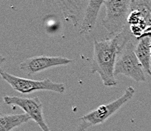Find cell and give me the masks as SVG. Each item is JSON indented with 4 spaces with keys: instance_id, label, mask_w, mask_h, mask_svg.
<instances>
[{
    "instance_id": "1",
    "label": "cell",
    "mask_w": 151,
    "mask_h": 131,
    "mask_svg": "<svg viewBox=\"0 0 151 131\" xmlns=\"http://www.w3.org/2000/svg\"><path fill=\"white\" fill-rule=\"evenodd\" d=\"M132 37H134L127 25L122 32L113 37L93 42V56L91 72L97 73L105 87H114L118 85L115 75L118 55L123 45Z\"/></svg>"
},
{
    "instance_id": "3",
    "label": "cell",
    "mask_w": 151,
    "mask_h": 131,
    "mask_svg": "<svg viewBox=\"0 0 151 131\" xmlns=\"http://www.w3.org/2000/svg\"><path fill=\"white\" fill-rule=\"evenodd\" d=\"M132 0H104L106 15L102 20L103 27L111 35H117L128 25Z\"/></svg>"
},
{
    "instance_id": "2",
    "label": "cell",
    "mask_w": 151,
    "mask_h": 131,
    "mask_svg": "<svg viewBox=\"0 0 151 131\" xmlns=\"http://www.w3.org/2000/svg\"><path fill=\"white\" fill-rule=\"evenodd\" d=\"M134 39H128L122 47L116 61L115 75H124L137 83L145 82V71L134 52Z\"/></svg>"
},
{
    "instance_id": "4",
    "label": "cell",
    "mask_w": 151,
    "mask_h": 131,
    "mask_svg": "<svg viewBox=\"0 0 151 131\" xmlns=\"http://www.w3.org/2000/svg\"><path fill=\"white\" fill-rule=\"evenodd\" d=\"M0 76L12 88L22 94H30L38 91H51V92L64 93L66 90L65 83H55L50 78L43 80H30L11 74L6 71H0Z\"/></svg>"
},
{
    "instance_id": "5",
    "label": "cell",
    "mask_w": 151,
    "mask_h": 131,
    "mask_svg": "<svg viewBox=\"0 0 151 131\" xmlns=\"http://www.w3.org/2000/svg\"><path fill=\"white\" fill-rule=\"evenodd\" d=\"M135 89L132 87H127L122 96L110 102L101 105L94 110L91 111L80 117L81 121L87 123L90 126H96L104 124L109 117L114 115L123 105L134 96Z\"/></svg>"
},
{
    "instance_id": "9",
    "label": "cell",
    "mask_w": 151,
    "mask_h": 131,
    "mask_svg": "<svg viewBox=\"0 0 151 131\" xmlns=\"http://www.w3.org/2000/svg\"><path fill=\"white\" fill-rule=\"evenodd\" d=\"M137 43L135 45L134 52L137 55L139 62L142 65L144 71L147 74L151 75V43L150 38L144 37L137 40Z\"/></svg>"
},
{
    "instance_id": "15",
    "label": "cell",
    "mask_w": 151,
    "mask_h": 131,
    "mask_svg": "<svg viewBox=\"0 0 151 131\" xmlns=\"http://www.w3.org/2000/svg\"><path fill=\"white\" fill-rule=\"evenodd\" d=\"M0 115H2V111H1V108H0Z\"/></svg>"
},
{
    "instance_id": "8",
    "label": "cell",
    "mask_w": 151,
    "mask_h": 131,
    "mask_svg": "<svg viewBox=\"0 0 151 131\" xmlns=\"http://www.w3.org/2000/svg\"><path fill=\"white\" fill-rule=\"evenodd\" d=\"M104 1H88L81 21L79 32L81 34L91 33L95 28L100 11Z\"/></svg>"
},
{
    "instance_id": "16",
    "label": "cell",
    "mask_w": 151,
    "mask_h": 131,
    "mask_svg": "<svg viewBox=\"0 0 151 131\" xmlns=\"http://www.w3.org/2000/svg\"><path fill=\"white\" fill-rule=\"evenodd\" d=\"M150 43H151V38H150Z\"/></svg>"
},
{
    "instance_id": "10",
    "label": "cell",
    "mask_w": 151,
    "mask_h": 131,
    "mask_svg": "<svg viewBox=\"0 0 151 131\" xmlns=\"http://www.w3.org/2000/svg\"><path fill=\"white\" fill-rule=\"evenodd\" d=\"M30 119L26 114L0 115V131H11L27 123Z\"/></svg>"
},
{
    "instance_id": "11",
    "label": "cell",
    "mask_w": 151,
    "mask_h": 131,
    "mask_svg": "<svg viewBox=\"0 0 151 131\" xmlns=\"http://www.w3.org/2000/svg\"><path fill=\"white\" fill-rule=\"evenodd\" d=\"M86 3L83 1H61V5L65 18L73 22L76 26L79 21V13L81 14L83 9V4Z\"/></svg>"
},
{
    "instance_id": "14",
    "label": "cell",
    "mask_w": 151,
    "mask_h": 131,
    "mask_svg": "<svg viewBox=\"0 0 151 131\" xmlns=\"http://www.w3.org/2000/svg\"><path fill=\"white\" fill-rule=\"evenodd\" d=\"M6 57H4L2 55H0V71H2V66L3 65V64L6 62Z\"/></svg>"
},
{
    "instance_id": "6",
    "label": "cell",
    "mask_w": 151,
    "mask_h": 131,
    "mask_svg": "<svg viewBox=\"0 0 151 131\" xmlns=\"http://www.w3.org/2000/svg\"><path fill=\"white\" fill-rule=\"evenodd\" d=\"M3 101L12 107H18L23 110L31 120L37 124L42 131H52L46 124L43 114V103L38 97L22 98L6 96L3 97Z\"/></svg>"
},
{
    "instance_id": "13",
    "label": "cell",
    "mask_w": 151,
    "mask_h": 131,
    "mask_svg": "<svg viewBox=\"0 0 151 131\" xmlns=\"http://www.w3.org/2000/svg\"><path fill=\"white\" fill-rule=\"evenodd\" d=\"M90 127H91V126L87 124V123L84 122V121H81L80 124L77 126V127L75 128L74 131H86V130H87V128H89Z\"/></svg>"
},
{
    "instance_id": "7",
    "label": "cell",
    "mask_w": 151,
    "mask_h": 131,
    "mask_svg": "<svg viewBox=\"0 0 151 131\" xmlns=\"http://www.w3.org/2000/svg\"><path fill=\"white\" fill-rule=\"evenodd\" d=\"M72 62V59L62 56L37 55L22 61L19 64V68L27 76H33L52 67L68 65Z\"/></svg>"
},
{
    "instance_id": "12",
    "label": "cell",
    "mask_w": 151,
    "mask_h": 131,
    "mask_svg": "<svg viewBox=\"0 0 151 131\" xmlns=\"http://www.w3.org/2000/svg\"><path fill=\"white\" fill-rule=\"evenodd\" d=\"M131 9L138 10L147 26H151V0H132Z\"/></svg>"
},
{
    "instance_id": "17",
    "label": "cell",
    "mask_w": 151,
    "mask_h": 131,
    "mask_svg": "<svg viewBox=\"0 0 151 131\" xmlns=\"http://www.w3.org/2000/svg\"><path fill=\"white\" fill-rule=\"evenodd\" d=\"M150 56H151V53H150Z\"/></svg>"
}]
</instances>
